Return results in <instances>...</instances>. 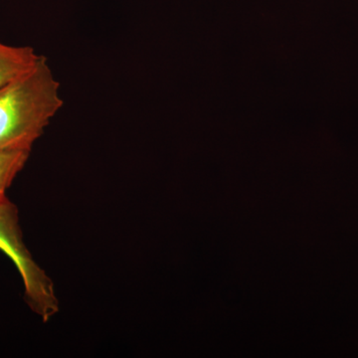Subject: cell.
Listing matches in <instances>:
<instances>
[{
	"mask_svg": "<svg viewBox=\"0 0 358 358\" xmlns=\"http://www.w3.org/2000/svg\"><path fill=\"white\" fill-rule=\"evenodd\" d=\"M29 157L28 152L0 150V201L7 199L6 190L22 171Z\"/></svg>",
	"mask_w": 358,
	"mask_h": 358,
	"instance_id": "cell-4",
	"label": "cell"
},
{
	"mask_svg": "<svg viewBox=\"0 0 358 358\" xmlns=\"http://www.w3.org/2000/svg\"><path fill=\"white\" fill-rule=\"evenodd\" d=\"M63 105L60 84L39 55L31 68L0 86V150L31 152Z\"/></svg>",
	"mask_w": 358,
	"mask_h": 358,
	"instance_id": "cell-1",
	"label": "cell"
},
{
	"mask_svg": "<svg viewBox=\"0 0 358 358\" xmlns=\"http://www.w3.org/2000/svg\"><path fill=\"white\" fill-rule=\"evenodd\" d=\"M0 250L10 258L22 278L26 303L44 322L59 312L53 282L26 248L18 211L8 199L0 201Z\"/></svg>",
	"mask_w": 358,
	"mask_h": 358,
	"instance_id": "cell-2",
	"label": "cell"
},
{
	"mask_svg": "<svg viewBox=\"0 0 358 358\" xmlns=\"http://www.w3.org/2000/svg\"><path fill=\"white\" fill-rule=\"evenodd\" d=\"M38 57L31 47L10 46L0 42V86L31 68Z\"/></svg>",
	"mask_w": 358,
	"mask_h": 358,
	"instance_id": "cell-3",
	"label": "cell"
}]
</instances>
